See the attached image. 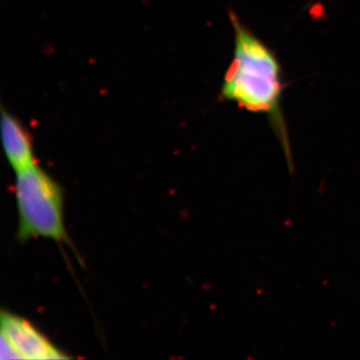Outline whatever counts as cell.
<instances>
[{"mask_svg":"<svg viewBox=\"0 0 360 360\" xmlns=\"http://www.w3.org/2000/svg\"><path fill=\"white\" fill-rule=\"evenodd\" d=\"M1 139L4 155L14 172L35 165L32 137L25 125L9 111L1 110Z\"/></svg>","mask_w":360,"mask_h":360,"instance_id":"277c9868","label":"cell"},{"mask_svg":"<svg viewBox=\"0 0 360 360\" xmlns=\"http://www.w3.org/2000/svg\"><path fill=\"white\" fill-rule=\"evenodd\" d=\"M18 239L46 238L71 245L65 217V196L58 181L37 163L15 172Z\"/></svg>","mask_w":360,"mask_h":360,"instance_id":"7a4b0ae2","label":"cell"},{"mask_svg":"<svg viewBox=\"0 0 360 360\" xmlns=\"http://www.w3.org/2000/svg\"><path fill=\"white\" fill-rule=\"evenodd\" d=\"M1 359H68L46 335L32 321L13 314L1 311Z\"/></svg>","mask_w":360,"mask_h":360,"instance_id":"3957f363","label":"cell"},{"mask_svg":"<svg viewBox=\"0 0 360 360\" xmlns=\"http://www.w3.org/2000/svg\"><path fill=\"white\" fill-rule=\"evenodd\" d=\"M229 18L233 30V58L225 73L220 97L241 110L266 116L290 163L292 156L283 108V66L274 49L233 9Z\"/></svg>","mask_w":360,"mask_h":360,"instance_id":"6da1fadb","label":"cell"}]
</instances>
